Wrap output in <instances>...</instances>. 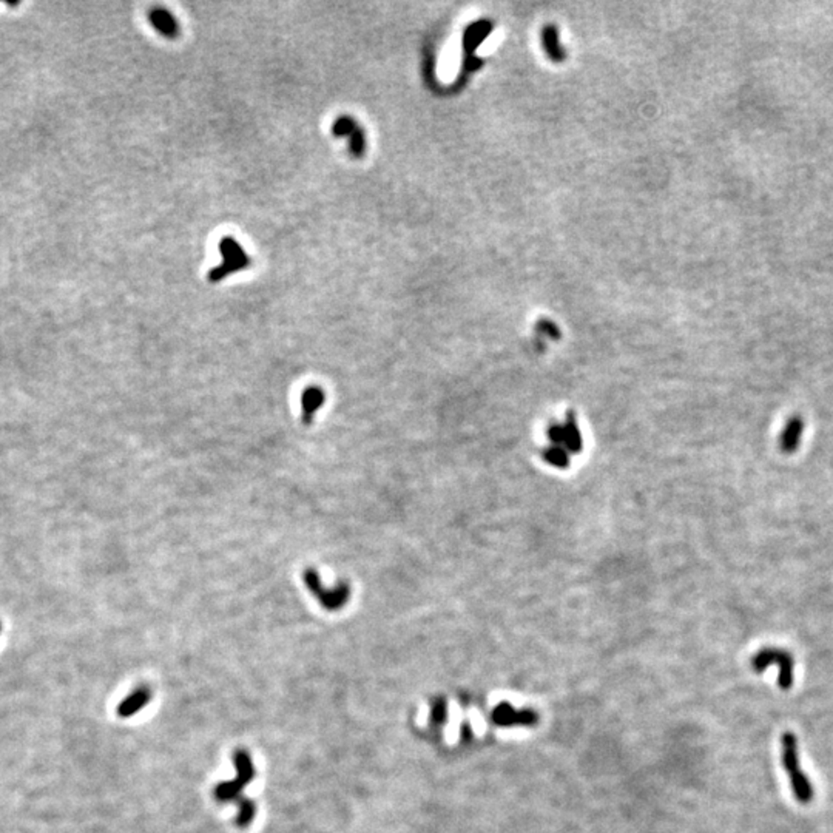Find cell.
<instances>
[{
    "label": "cell",
    "mask_w": 833,
    "mask_h": 833,
    "mask_svg": "<svg viewBox=\"0 0 833 833\" xmlns=\"http://www.w3.org/2000/svg\"><path fill=\"white\" fill-rule=\"evenodd\" d=\"M151 695H150V690L147 687H142L135 690L133 693L128 695L118 707V715L121 717H130L136 715L139 710L144 708L148 700H150Z\"/></svg>",
    "instance_id": "10"
},
{
    "label": "cell",
    "mask_w": 833,
    "mask_h": 833,
    "mask_svg": "<svg viewBox=\"0 0 833 833\" xmlns=\"http://www.w3.org/2000/svg\"><path fill=\"white\" fill-rule=\"evenodd\" d=\"M233 760L236 765V778L233 781H227L216 785L215 798L220 801H236V804L240 806L238 824L241 827H247L255 819V812H257V809H255V804L250 799L241 801L240 794H242L245 785L253 780L255 767L250 755L245 750H236Z\"/></svg>",
    "instance_id": "1"
},
{
    "label": "cell",
    "mask_w": 833,
    "mask_h": 833,
    "mask_svg": "<svg viewBox=\"0 0 833 833\" xmlns=\"http://www.w3.org/2000/svg\"><path fill=\"white\" fill-rule=\"evenodd\" d=\"M801 431H802L801 429V421L799 420H793L792 424H790V428L787 429V432L784 434L782 446L785 449H787L789 446H792V448L797 446V444H798V439H799V435H801Z\"/></svg>",
    "instance_id": "13"
},
{
    "label": "cell",
    "mask_w": 833,
    "mask_h": 833,
    "mask_svg": "<svg viewBox=\"0 0 833 833\" xmlns=\"http://www.w3.org/2000/svg\"><path fill=\"white\" fill-rule=\"evenodd\" d=\"M148 19H150L151 25H153L160 34L167 36L168 39H175V37L179 34V25L176 22V19L172 13L167 11V9H164V8L150 9Z\"/></svg>",
    "instance_id": "9"
},
{
    "label": "cell",
    "mask_w": 833,
    "mask_h": 833,
    "mask_svg": "<svg viewBox=\"0 0 833 833\" xmlns=\"http://www.w3.org/2000/svg\"><path fill=\"white\" fill-rule=\"evenodd\" d=\"M332 131L335 136H344L349 139L350 153L355 158H362L366 151V136L363 128L358 122L350 116H342L335 119Z\"/></svg>",
    "instance_id": "7"
},
{
    "label": "cell",
    "mask_w": 833,
    "mask_h": 833,
    "mask_svg": "<svg viewBox=\"0 0 833 833\" xmlns=\"http://www.w3.org/2000/svg\"><path fill=\"white\" fill-rule=\"evenodd\" d=\"M324 402V395L317 387H310L305 394H302V399H301V404H302V420L305 423H310L312 419H314V415L317 414V411L320 409V406L323 404Z\"/></svg>",
    "instance_id": "11"
},
{
    "label": "cell",
    "mask_w": 833,
    "mask_h": 833,
    "mask_svg": "<svg viewBox=\"0 0 833 833\" xmlns=\"http://www.w3.org/2000/svg\"><path fill=\"white\" fill-rule=\"evenodd\" d=\"M461 728H463V727H461ZM461 736L465 737V740H469V737L472 736V732H471V728H469V725H468V724H465V728H463V730H461Z\"/></svg>",
    "instance_id": "15"
},
{
    "label": "cell",
    "mask_w": 833,
    "mask_h": 833,
    "mask_svg": "<svg viewBox=\"0 0 833 833\" xmlns=\"http://www.w3.org/2000/svg\"><path fill=\"white\" fill-rule=\"evenodd\" d=\"M550 439L553 441V448L548 449L546 459L553 465L558 466L568 460V452H576L581 444L579 431H577L573 420H568L565 424L551 429Z\"/></svg>",
    "instance_id": "5"
},
{
    "label": "cell",
    "mask_w": 833,
    "mask_h": 833,
    "mask_svg": "<svg viewBox=\"0 0 833 833\" xmlns=\"http://www.w3.org/2000/svg\"><path fill=\"white\" fill-rule=\"evenodd\" d=\"M491 721L499 727H533L538 722V715L531 708L518 710L509 702H500L492 710Z\"/></svg>",
    "instance_id": "6"
},
{
    "label": "cell",
    "mask_w": 833,
    "mask_h": 833,
    "mask_svg": "<svg viewBox=\"0 0 833 833\" xmlns=\"http://www.w3.org/2000/svg\"><path fill=\"white\" fill-rule=\"evenodd\" d=\"M306 582L307 586L312 590L317 598L320 599L321 605H323L324 608L327 610H339L344 607V603L349 599V590L346 586H339L335 591H326L321 588V583L318 579V574L314 571H307L306 573Z\"/></svg>",
    "instance_id": "8"
},
{
    "label": "cell",
    "mask_w": 833,
    "mask_h": 833,
    "mask_svg": "<svg viewBox=\"0 0 833 833\" xmlns=\"http://www.w3.org/2000/svg\"><path fill=\"white\" fill-rule=\"evenodd\" d=\"M446 716H448L446 700L440 697L439 700H435V704L432 705V710H431V721L435 725H441L444 721H446Z\"/></svg>",
    "instance_id": "14"
},
{
    "label": "cell",
    "mask_w": 833,
    "mask_h": 833,
    "mask_svg": "<svg viewBox=\"0 0 833 833\" xmlns=\"http://www.w3.org/2000/svg\"><path fill=\"white\" fill-rule=\"evenodd\" d=\"M220 252L223 255V262L218 267H213L208 273V280L212 282H218L224 280L225 277L232 275V273L247 269L252 261L245 255L241 245L233 238H224L220 242Z\"/></svg>",
    "instance_id": "4"
},
{
    "label": "cell",
    "mask_w": 833,
    "mask_h": 833,
    "mask_svg": "<svg viewBox=\"0 0 833 833\" xmlns=\"http://www.w3.org/2000/svg\"><path fill=\"white\" fill-rule=\"evenodd\" d=\"M778 665V684L781 688L789 690L793 685V659L790 653L778 648H765L756 653L752 659V668L756 673H762L769 667Z\"/></svg>",
    "instance_id": "3"
},
{
    "label": "cell",
    "mask_w": 833,
    "mask_h": 833,
    "mask_svg": "<svg viewBox=\"0 0 833 833\" xmlns=\"http://www.w3.org/2000/svg\"><path fill=\"white\" fill-rule=\"evenodd\" d=\"M543 45H545V50L548 53V56L556 62H561L565 59V53L562 50V46L558 45L557 41V31L553 25L546 26L543 30Z\"/></svg>",
    "instance_id": "12"
},
{
    "label": "cell",
    "mask_w": 833,
    "mask_h": 833,
    "mask_svg": "<svg viewBox=\"0 0 833 833\" xmlns=\"http://www.w3.org/2000/svg\"><path fill=\"white\" fill-rule=\"evenodd\" d=\"M781 761L787 772L793 797L801 804H809L815 797V792L810 780L801 769L798 740L792 732H785L781 736Z\"/></svg>",
    "instance_id": "2"
},
{
    "label": "cell",
    "mask_w": 833,
    "mask_h": 833,
    "mask_svg": "<svg viewBox=\"0 0 833 833\" xmlns=\"http://www.w3.org/2000/svg\"><path fill=\"white\" fill-rule=\"evenodd\" d=\"M0 630H2V625H0Z\"/></svg>",
    "instance_id": "16"
}]
</instances>
